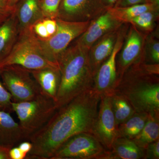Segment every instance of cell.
<instances>
[{"label":"cell","mask_w":159,"mask_h":159,"mask_svg":"<svg viewBox=\"0 0 159 159\" xmlns=\"http://www.w3.org/2000/svg\"><path fill=\"white\" fill-rule=\"evenodd\" d=\"M100 98L92 89L57 109L48 122L27 140L32 147L25 159H51L70 137L82 133L92 134Z\"/></svg>","instance_id":"1"},{"label":"cell","mask_w":159,"mask_h":159,"mask_svg":"<svg viewBox=\"0 0 159 159\" xmlns=\"http://www.w3.org/2000/svg\"><path fill=\"white\" fill-rule=\"evenodd\" d=\"M89 49L76 42L68 48L59 60L61 81L55 101L57 109L86 91L93 89L94 75Z\"/></svg>","instance_id":"2"},{"label":"cell","mask_w":159,"mask_h":159,"mask_svg":"<svg viewBox=\"0 0 159 159\" xmlns=\"http://www.w3.org/2000/svg\"><path fill=\"white\" fill-rule=\"evenodd\" d=\"M115 91L123 95L136 111L159 112V75L149 72L145 61L129 67Z\"/></svg>","instance_id":"3"},{"label":"cell","mask_w":159,"mask_h":159,"mask_svg":"<svg viewBox=\"0 0 159 159\" xmlns=\"http://www.w3.org/2000/svg\"><path fill=\"white\" fill-rule=\"evenodd\" d=\"M19 37L15 43L10 53L0 62V69L7 66H20L30 70L59 65L50 61L40 45L38 38L33 27L19 33Z\"/></svg>","instance_id":"4"},{"label":"cell","mask_w":159,"mask_h":159,"mask_svg":"<svg viewBox=\"0 0 159 159\" xmlns=\"http://www.w3.org/2000/svg\"><path fill=\"white\" fill-rule=\"evenodd\" d=\"M11 107L25 140L42 128L57 110L54 100L42 94L29 101L12 102Z\"/></svg>","instance_id":"5"},{"label":"cell","mask_w":159,"mask_h":159,"mask_svg":"<svg viewBox=\"0 0 159 159\" xmlns=\"http://www.w3.org/2000/svg\"><path fill=\"white\" fill-rule=\"evenodd\" d=\"M55 19L57 24L56 32L46 39L38 38L47 58L59 65V60L70 44L86 31L91 21H68L59 18Z\"/></svg>","instance_id":"6"},{"label":"cell","mask_w":159,"mask_h":159,"mask_svg":"<svg viewBox=\"0 0 159 159\" xmlns=\"http://www.w3.org/2000/svg\"><path fill=\"white\" fill-rule=\"evenodd\" d=\"M3 85L11 94L12 102L34 99L41 94L39 86L30 70L20 66H7L1 69Z\"/></svg>","instance_id":"7"},{"label":"cell","mask_w":159,"mask_h":159,"mask_svg":"<svg viewBox=\"0 0 159 159\" xmlns=\"http://www.w3.org/2000/svg\"><path fill=\"white\" fill-rule=\"evenodd\" d=\"M107 150L93 134L82 133L64 142L51 159H102Z\"/></svg>","instance_id":"8"},{"label":"cell","mask_w":159,"mask_h":159,"mask_svg":"<svg viewBox=\"0 0 159 159\" xmlns=\"http://www.w3.org/2000/svg\"><path fill=\"white\" fill-rule=\"evenodd\" d=\"M129 27L127 23L123 24L121 26L111 54L100 66L94 76L93 89L100 97L110 96L118 85L116 59L123 45Z\"/></svg>","instance_id":"9"},{"label":"cell","mask_w":159,"mask_h":159,"mask_svg":"<svg viewBox=\"0 0 159 159\" xmlns=\"http://www.w3.org/2000/svg\"><path fill=\"white\" fill-rule=\"evenodd\" d=\"M130 25L116 59L119 82L129 67L140 61H145L144 45L147 34Z\"/></svg>","instance_id":"10"},{"label":"cell","mask_w":159,"mask_h":159,"mask_svg":"<svg viewBox=\"0 0 159 159\" xmlns=\"http://www.w3.org/2000/svg\"><path fill=\"white\" fill-rule=\"evenodd\" d=\"M107 9L101 0H61L57 18L68 21H91Z\"/></svg>","instance_id":"11"},{"label":"cell","mask_w":159,"mask_h":159,"mask_svg":"<svg viewBox=\"0 0 159 159\" xmlns=\"http://www.w3.org/2000/svg\"><path fill=\"white\" fill-rule=\"evenodd\" d=\"M100 97L92 134L106 150H109L114 141L118 137V125L112 110L110 96Z\"/></svg>","instance_id":"12"},{"label":"cell","mask_w":159,"mask_h":159,"mask_svg":"<svg viewBox=\"0 0 159 159\" xmlns=\"http://www.w3.org/2000/svg\"><path fill=\"white\" fill-rule=\"evenodd\" d=\"M113 15L109 8L91 21L86 31L78 37L76 43L86 48H90L99 38L123 25Z\"/></svg>","instance_id":"13"},{"label":"cell","mask_w":159,"mask_h":159,"mask_svg":"<svg viewBox=\"0 0 159 159\" xmlns=\"http://www.w3.org/2000/svg\"><path fill=\"white\" fill-rule=\"evenodd\" d=\"M121 26L99 38L89 50V61L94 77L100 66L111 54Z\"/></svg>","instance_id":"14"},{"label":"cell","mask_w":159,"mask_h":159,"mask_svg":"<svg viewBox=\"0 0 159 159\" xmlns=\"http://www.w3.org/2000/svg\"><path fill=\"white\" fill-rule=\"evenodd\" d=\"M31 71L41 94L53 99L55 103L61 81L59 68L47 67Z\"/></svg>","instance_id":"15"},{"label":"cell","mask_w":159,"mask_h":159,"mask_svg":"<svg viewBox=\"0 0 159 159\" xmlns=\"http://www.w3.org/2000/svg\"><path fill=\"white\" fill-rule=\"evenodd\" d=\"M23 141L25 139L19 123L10 113L0 110V145L11 148Z\"/></svg>","instance_id":"16"},{"label":"cell","mask_w":159,"mask_h":159,"mask_svg":"<svg viewBox=\"0 0 159 159\" xmlns=\"http://www.w3.org/2000/svg\"><path fill=\"white\" fill-rule=\"evenodd\" d=\"M145 159V150L132 139L118 137L102 159Z\"/></svg>","instance_id":"17"},{"label":"cell","mask_w":159,"mask_h":159,"mask_svg":"<svg viewBox=\"0 0 159 159\" xmlns=\"http://www.w3.org/2000/svg\"><path fill=\"white\" fill-rule=\"evenodd\" d=\"M19 33L33 27L35 24L44 19L40 0H24L16 11Z\"/></svg>","instance_id":"18"},{"label":"cell","mask_w":159,"mask_h":159,"mask_svg":"<svg viewBox=\"0 0 159 159\" xmlns=\"http://www.w3.org/2000/svg\"><path fill=\"white\" fill-rule=\"evenodd\" d=\"M16 10L0 26V62L10 53L19 34Z\"/></svg>","instance_id":"19"},{"label":"cell","mask_w":159,"mask_h":159,"mask_svg":"<svg viewBox=\"0 0 159 159\" xmlns=\"http://www.w3.org/2000/svg\"><path fill=\"white\" fill-rule=\"evenodd\" d=\"M159 139V112L149 113L145 126L133 140L140 148L145 149L152 142Z\"/></svg>","instance_id":"20"},{"label":"cell","mask_w":159,"mask_h":159,"mask_svg":"<svg viewBox=\"0 0 159 159\" xmlns=\"http://www.w3.org/2000/svg\"><path fill=\"white\" fill-rule=\"evenodd\" d=\"M149 113L136 111L131 116L118 125V137L133 140L145 126Z\"/></svg>","instance_id":"21"},{"label":"cell","mask_w":159,"mask_h":159,"mask_svg":"<svg viewBox=\"0 0 159 159\" xmlns=\"http://www.w3.org/2000/svg\"><path fill=\"white\" fill-rule=\"evenodd\" d=\"M109 9L112 14L118 20L123 24H129L132 19L144 12L150 10H159V4L150 2L125 7H113Z\"/></svg>","instance_id":"22"},{"label":"cell","mask_w":159,"mask_h":159,"mask_svg":"<svg viewBox=\"0 0 159 159\" xmlns=\"http://www.w3.org/2000/svg\"><path fill=\"white\" fill-rule=\"evenodd\" d=\"M111 106L117 125L127 120L136 111L129 101L123 95L115 91L110 96Z\"/></svg>","instance_id":"23"},{"label":"cell","mask_w":159,"mask_h":159,"mask_svg":"<svg viewBox=\"0 0 159 159\" xmlns=\"http://www.w3.org/2000/svg\"><path fill=\"white\" fill-rule=\"evenodd\" d=\"M158 17L159 10H150L132 19L129 24L134 26L142 32L151 33L154 28L156 21Z\"/></svg>","instance_id":"24"},{"label":"cell","mask_w":159,"mask_h":159,"mask_svg":"<svg viewBox=\"0 0 159 159\" xmlns=\"http://www.w3.org/2000/svg\"><path fill=\"white\" fill-rule=\"evenodd\" d=\"M144 58L146 63L159 64V41L157 34L146 35L144 45Z\"/></svg>","instance_id":"25"},{"label":"cell","mask_w":159,"mask_h":159,"mask_svg":"<svg viewBox=\"0 0 159 159\" xmlns=\"http://www.w3.org/2000/svg\"><path fill=\"white\" fill-rule=\"evenodd\" d=\"M61 0H41L40 6L44 18L55 19L57 17Z\"/></svg>","instance_id":"26"},{"label":"cell","mask_w":159,"mask_h":159,"mask_svg":"<svg viewBox=\"0 0 159 159\" xmlns=\"http://www.w3.org/2000/svg\"><path fill=\"white\" fill-rule=\"evenodd\" d=\"M1 74L0 69V110L10 113L12 111L11 95L1 82Z\"/></svg>","instance_id":"27"},{"label":"cell","mask_w":159,"mask_h":159,"mask_svg":"<svg viewBox=\"0 0 159 159\" xmlns=\"http://www.w3.org/2000/svg\"><path fill=\"white\" fill-rule=\"evenodd\" d=\"M145 150V159H159V139L148 144Z\"/></svg>","instance_id":"28"},{"label":"cell","mask_w":159,"mask_h":159,"mask_svg":"<svg viewBox=\"0 0 159 159\" xmlns=\"http://www.w3.org/2000/svg\"><path fill=\"white\" fill-rule=\"evenodd\" d=\"M33 31L37 37L41 39H46L49 37L48 33L42 20L35 23L33 26Z\"/></svg>","instance_id":"29"},{"label":"cell","mask_w":159,"mask_h":159,"mask_svg":"<svg viewBox=\"0 0 159 159\" xmlns=\"http://www.w3.org/2000/svg\"><path fill=\"white\" fill-rule=\"evenodd\" d=\"M150 2L154 3L152 0H117L114 7H125L138 4Z\"/></svg>","instance_id":"30"},{"label":"cell","mask_w":159,"mask_h":159,"mask_svg":"<svg viewBox=\"0 0 159 159\" xmlns=\"http://www.w3.org/2000/svg\"><path fill=\"white\" fill-rule=\"evenodd\" d=\"M42 21L47 29L49 37L53 35L57 30V24L56 19L44 18L42 20Z\"/></svg>","instance_id":"31"},{"label":"cell","mask_w":159,"mask_h":159,"mask_svg":"<svg viewBox=\"0 0 159 159\" xmlns=\"http://www.w3.org/2000/svg\"><path fill=\"white\" fill-rule=\"evenodd\" d=\"M27 154L23 152L18 146H14L9 150L10 159H24L26 158Z\"/></svg>","instance_id":"32"},{"label":"cell","mask_w":159,"mask_h":159,"mask_svg":"<svg viewBox=\"0 0 159 159\" xmlns=\"http://www.w3.org/2000/svg\"><path fill=\"white\" fill-rule=\"evenodd\" d=\"M15 10H11L8 7L0 5V26L11 15Z\"/></svg>","instance_id":"33"},{"label":"cell","mask_w":159,"mask_h":159,"mask_svg":"<svg viewBox=\"0 0 159 159\" xmlns=\"http://www.w3.org/2000/svg\"><path fill=\"white\" fill-rule=\"evenodd\" d=\"M18 147L23 152L28 154L32 148V145L31 142L25 140L20 142L18 145Z\"/></svg>","instance_id":"34"},{"label":"cell","mask_w":159,"mask_h":159,"mask_svg":"<svg viewBox=\"0 0 159 159\" xmlns=\"http://www.w3.org/2000/svg\"><path fill=\"white\" fill-rule=\"evenodd\" d=\"M10 149L0 145V159H10L9 155Z\"/></svg>","instance_id":"35"},{"label":"cell","mask_w":159,"mask_h":159,"mask_svg":"<svg viewBox=\"0 0 159 159\" xmlns=\"http://www.w3.org/2000/svg\"><path fill=\"white\" fill-rule=\"evenodd\" d=\"M102 4L107 9L112 8L115 6L117 0H101Z\"/></svg>","instance_id":"36"},{"label":"cell","mask_w":159,"mask_h":159,"mask_svg":"<svg viewBox=\"0 0 159 159\" xmlns=\"http://www.w3.org/2000/svg\"><path fill=\"white\" fill-rule=\"evenodd\" d=\"M20 0H8L7 7L11 10H15V6Z\"/></svg>","instance_id":"37"},{"label":"cell","mask_w":159,"mask_h":159,"mask_svg":"<svg viewBox=\"0 0 159 159\" xmlns=\"http://www.w3.org/2000/svg\"><path fill=\"white\" fill-rule=\"evenodd\" d=\"M8 0H0V5L7 7Z\"/></svg>","instance_id":"38"},{"label":"cell","mask_w":159,"mask_h":159,"mask_svg":"<svg viewBox=\"0 0 159 159\" xmlns=\"http://www.w3.org/2000/svg\"><path fill=\"white\" fill-rule=\"evenodd\" d=\"M153 2L159 4V0H152Z\"/></svg>","instance_id":"39"}]
</instances>
